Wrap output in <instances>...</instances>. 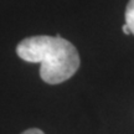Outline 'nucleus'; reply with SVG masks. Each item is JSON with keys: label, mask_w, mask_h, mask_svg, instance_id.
<instances>
[{"label": "nucleus", "mask_w": 134, "mask_h": 134, "mask_svg": "<svg viewBox=\"0 0 134 134\" xmlns=\"http://www.w3.org/2000/svg\"><path fill=\"white\" fill-rule=\"evenodd\" d=\"M16 53L26 62L40 63V77L48 85L67 81L81 63L77 48L60 35L26 37L18 43Z\"/></svg>", "instance_id": "1"}, {"label": "nucleus", "mask_w": 134, "mask_h": 134, "mask_svg": "<svg viewBox=\"0 0 134 134\" xmlns=\"http://www.w3.org/2000/svg\"><path fill=\"white\" fill-rule=\"evenodd\" d=\"M125 25L129 27L130 34L134 35V0H129L125 8Z\"/></svg>", "instance_id": "2"}, {"label": "nucleus", "mask_w": 134, "mask_h": 134, "mask_svg": "<svg viewBox=\"0 0 134 134\" xmlns=\"http://www.w3.org/2000/svg\"><path fill=\"white\" fill-rule=\"evenodd\" d=\"M21 134H45L41 129H37V128H30V129H26L25 132H23Z\"/></svg>", "instance_id": "3"}, {"label": "nucleus", "mask_w": 134, "mask_h": 134, "mask_svg": "<svg viewBox=\"0 0 134 134\" xmlns=\"http://www.w3.org/2000/svg\"><path fill=\"white\" fill-rule=\"evenodd\" d=\"M122 30H123V32L125 34V35H130V30H129V27H128V26H127V25H123V26H122Z\"/></svg>", "instance_id": "4"}]
</instances>
